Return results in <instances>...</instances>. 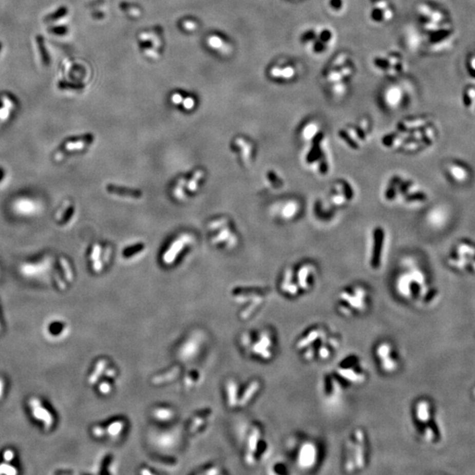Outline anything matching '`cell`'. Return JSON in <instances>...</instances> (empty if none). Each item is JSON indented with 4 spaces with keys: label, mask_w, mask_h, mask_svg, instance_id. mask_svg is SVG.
Listing matches in <instances>:
<instances>
[{
    "label": "cell",
    "mask_w": 475,
    "mask_h": 475,
    "mask_svg": "<svg viewBox=\"0 0 475 475\" xmlns=\"http://www.w3.org/2000/svg\"><path fill=\"white\" fill-rule=\"evenodd\" d=\"M369 377L365 358L356 353H349L321 375L318 384L319 395L328 403H337L348 392L366 385Z\"/></svg>",
    "instance_id": "6da1fadb"
},
{
    "label": "cell",
    "mask_w": 475,
    "mask_h": 475,
    "mask_svg": "<svg viewBox=\"0 0 475 475\" xmlns=\"http://www.w3.org/2000/svg\"><path fill=\"white\" fill-rule=\"evenodd\" d=\"M341 346L343 338L340 333L322 322L303 328L294 341L295 352L301 361L308 365L330 362Z\"/></svg>",
    "instance_id": "7a4b0ae2"
},
{
    "label": "cell",
    "mask_w": 475,
    "mask_h": 475,
    "mask_svg": "<svg viewBox=\"0 0 475 475\" xmlns=\"http://www.w3.org/2000/svg\"><path fill=\"white\" fill-rule=\"evenodd\" d=\"M410 421L417 439L424 445L435 446L443 441L444 429L432 398L428 396L414 398L410 407Z\"/></svg>",
    "instance_id": "3957f363"
},
{
    "label": "cell",
    "mask_w": 475,
    "mask_h": 475,
    "mask_svg": "<svg viewBox=\"0 0 475 475\" xmlns=\"http://www.w3.org/2000/svg\"><path fill=\"white\" fill-rule=\"evenodd\" d=\"M394 290L401 300L421 309L434 307L439 300V292L419 270L400 274L394 282Z\"/></svg>",
    "instance_id": "277c9868"
},
{
    "label": "cell",
    "mask_w": 475,
    "mask_h": 475,
    "mask_svg": "<svg viewBox=\"0 0 475 475\" xmlns=\"http://www.w3.org/2000/svg\"><path fill=\"white\" fill-rule=\"evenodd\" d=\"M371 462V441L366 429L355 427L344 439L340 467L346 474H356L367 469Z\"/></svg>",
    "instance_id": "5b68a950"
},
{
    "label": "cell",
    "mask_w": 475,
    "mask_h": 475,
    "mask_svg": "<svg viewBox=\"0 0 475 475\" xmlns=\"http://www.w3.org/2000/svg\"><path fill=\"white\" fill-rule=\"evenodd\" d=\"M372 302L370 289L365 284L354 283L339 291L334 301V309L344 319H358L371 312Z\"/></svg>",
    "instance_id": "8992f818"
},
{
    "label": "cell",
    "mask_w": 475,
    "mask_h": 475,
    "mask_svg": "<svg viewBox=\"0 0 475 475\" xmlns=\"http://www.w3.org/2000/svg\"><path fill=\"white\" fill-rule=\"evenodd\" d=\"M288 450L292 466L305 473L318 469L324 457L321 443L310 435L293 436L288 442Z\"/></svg>",
    "instance_id": "52a82bcc"
},
{
    "label": "cell",
    "mask_w": 475,
    "mask_h": 475,
    "mask_svg": "<svg viewBox=\"0 0 475 475\" xmlns=\"http://www.w3.org/2000/svg\"><path fill=\"white\" fill-rule=\"evenodd\" d=\"M240 345L248 356L261 363L272 362L279 350V339L275 328L264 327L245 332L240 337Z\"/></svg>",
    "instance_id": "ba28073f"
},
{
    "label": "cell",
    "mask_w": 475,
    "mask_h": 475,
    "mask_svg": "<svg viewBox=\"0 0 475 475\" xmlns=\"http://www.w3.org/2000/svg\"><path fill=\"white\" fill-rule=\"evenodd\" d=\"M317 283V271L311 265L289 269L279 281V291L283 297L297 300L309 294Z\"/></svg>",
    "instance_id": "9c48e42d"
},
{
    "label": "cell",
    "mask_w": 475,
    "mask_h": 475,
    "mask_svg": "<svg viewBox=\"0 0 475 475\" xmlns=\"http://www.w3.org/2000/svg\"><path fill=\"white\" fill-rule=\"evenodd\" d=\"M372 359L380 374L394 377L402 371V352L398 345L390 339H380L372 347Z\"/></svg>",
    "instance_id": "30bf717a"
},
{
    "label": "cell",
    "mask_w": 475,
    "mask_h": 475,
    "mask_svg": "<svg viewBox=\"0 0 475 475\" xmlns=\"http://www.w3.org/2000/svg\"><path fill=\"white\" fill-rule=\"evenodd\" d=\"M271 445L265 435L263 428L257 423L252 424L246 435L244 461L249 466H255L270 457Z\"/></svg>",
    "instance_id": "8fae6325"
},
{
    "label": "cell",
    "mask_w": 475,
    "mask_h": 475,
    "mask_svg": "<svg viewBox=\"0 0 475 475\" xmlns=\"http://www.w3.org/2000/svg\"><path fill=\"white\" fill-rule=\"evenodd\" d=\"M70 14L64 5L55 6L42 17V24L47 34L54 39L64 38L69 33Z\"/></svg>",
    "instance_id": "7c38bea8"
},
{
    "label": "cell",
    "mask_w": 475,
    "mask_h": 475,
    "mask_svg": "<svg viewBox=\"0 0 475 475\" xmlns=\"http://www.w3.org/2000/svg\"><path fill=\"white\" fill-rule=\"evenodd\" d=\"M29 409L31 416L34 421L43 425L44 429H49L54 424L55 419L51 411L46 405L41 402L38 398H33L29 402Z\"/></svg>",
    "instance_id": "4fadbf2b"
},
{
    "label": "cell",
    "mask_w": 475,
    "mask_h": 475,
    "mask_svg": "<svg viewBox=\"0 0 475 475\" xmlns=\"http://www.w3.org/2000/svg\"><path fill=\"white\" fill-rule=\"evenodd\" d=\"M34 56L38 65L42 68H49L51 65V53L43 35L35 34L33 39Z\"/></svg>",
    "instance_id": "5bb4252c"
},
{
    "label": "cell",
    "mask_w": 475,
    "mask_h": 475,
    "mask_svg": "<svg viewBox=\"0 0 475 475\" xmlns=\"http://www.w3.org/2000/svg\"><path fill=\"white\" fill-rule=\"evenodd\" d=\"M261 389H262V383L261 380L258 378L250 380L249 383L246 384L242 395L239 398L238 408H244L248 407L259 395Z\"/></svg>",
    "instance_id": "9a60e30c"
},
{
    "label": "cell",
    "mask_w": 475,
    "mask_h": 475,
    "mask_svg": "<svg viewBox=\"0 0 475 475\" xmlns=\"http://www.w3.org/2000/svg\"><path fill=\"white\" fill-rule=\"evenodd\" d=\"M227 404L230 408L238 407L239 400V386L237 381L230 379L226 383Z\"/></svg>",
    "instance_id": "2e32d148"
},
{
    "label": "cell",
    "mask_w": 475,
    "mask_h": 475,
    "mask_svg": "<svg viewBox=\"0 0 475 475\" xmlns=\"http://www.w3.org/2000/svg\"><path fill=\"white\" fill-rule=\"evenodd\" d=\"M107 191L109 193L113 194V195L125 196V197H131V198H136V199H138V198L142 197V193L138 190L123 188V187L115 186V185H108L107 186Z\"/></svg>",
    "instance_id": "e0dca14e"
},
{
    "label": "cell",
    "mask_w": 475,
    "mask_h": 475,
    "mask_svg": "<svg viewBox=\"0 0 475 475\" xmlns=\"http://www.w3.org/2000/svg\"><path fill=\"white\" fill-rule=\"evenodd\" d=\"M207 43H208V46L211 47V48L216 49V50H219L223 54H226L231 50L229 45H227L226 43L223 41V39L221 37L218 36V35H212V36L208 37Z\"/></svg>",
    "instance_id": "ac0fdd59"
},
{
    "label": "cell",
    "mask_w": 475,
    "mask_h": 475,
    "mask_svg": "<svg viewBox=\"0 0 475 475\" xmlns=\"http://www.w3.org/2000/svg\"><path fill=\"white\" fill-rule=\"evenodd\" d=\"M402 91L398 87H391L386 93V101L390 106L395 107L402 98Z\"/></svg>",
    "instance_id": "d6986e66"
},
{
    "label": "cell",
    "mask_w": 475,
    "mask_h": 475,
    "mask_svg": "<svg viewBox=\"0 0 475 475\" xmlns=\"http://www.w3.org/2000/svg\"><path fill=\"white\" fill-rule=\"evenodd\" d=\"M449 172L452 176V178L455 179L454 181H466L467 172H466V168H463L460 165H451L449 167Z\"/></svg>",
    "instance_id": "ffe728a7"
},
{
    "label": "cell",
    "mask_w": 475,
    "mask_h": 475,
    "mask_svg": "<svg viewBox=\"0 0 475 475\" xmlns=\"http://www.w3.org/2000/svg\"><path fill=\"white\" fill-rule=\"evenodd\" d=\"M107 361L105 360V359H101L94 366V371H92V373H91L89 377V382L90 383H95L96 380L98 377H100L103 371H104V369L107 368Z\"/></svg>",
    "instance_id": "44dd1931"
},
{
    "label": "cell",
    "mask_w": 475,
    "mask_h": 475,
    "mask_svg": "<svg viewBox=\"0 0 475 475\" xmlns=\"http://www.w3.org/2000/svg\"><path fill=\"white\" fill-rule=\"evenodd\" d=\"M179 373H180V369L175 367V368L172 369L171 371L166 372L165 374H161L160 376H157V377H154L153 382L156 384V385L165 383V382L171 381V380L175 378L178 376Z\"/></svg>",
    "instance_id": "7402d4cb"
},
{
    "label": "cell",
    "mask_w": 475,
    "mask_h": 475,
    "mask_svg": "<svg viewBox=\"0 0 475 475\" xmlns=\"http://www.w3.org/2000/svg\"><path fill=\"white\" fill-rule=\"evenodd\" d=\"M271 471L273 474L285 475L290 473V468H289L288 464L285 463L284 461L279 460L276 461L271 466Z\"/></svg>",
    "instance_id": "603a6c76"
},
{
    "label": "cell",
    "mask_w": 475,
    "mask_h": 475,
    "mask_svg": "<svg viewBox=\"0 0 475 475\" xmlns=\"http://www.w3.org/2000/svg\"><path fill=\"white\" fill-rule=\"evenodd\" d=\"M124 422L123 421H115L113 423H110L109 427L107 428L108 434L111 436H117L122 434L123 429H124Z\"/></svg>",
    "instance_id": "cb8c5ba5"
},
{
    "label": "cell",
    "mask_w": 475,
    "mask_h": 475,
    "mask_svg": "<svg viewBox=\"0 0 475 475\" xmlns=\"http://www.w3.org/2000/svg\"><path fill=\"white\" fill-rule=\"evenodd\" d=\"M154 417H156L157 420H170L174 415V413L169 408H161L154 411Z\"/></svg>",
    "instance_id": "d4e9b609"
},
{
    "label": "cell",
    "mask_w": 475,
    "mask_h": 475,
    "mask_svg": "<svg viewBox=\"0 0 475 475\" xmlns=\"http://www.w3.org/2000/svg\"><path fill=\"white\" fill-rule=\"evenodd\" d=\"M92 140V138L89 137V138H84L83 140H82V139H79L77 141L69 142V143L66 144V146H65V147H66V149H68V150L82 149L87 143H90Z\"/></svg>",
    "instance_id": "484cf974"
},
{
    "label": "cell",
    "mask_w": 475,
    "mask_h": 475,
    "mask_svg": "<svg viewBox=\"0 0 475 475\" xmlns=\"http://www.w3.org/2000/svg\"><path fill=\"white\" fill-rule=\"evenodd\" d=\"M112 388L113 387L111 386V384L107 382V381H103L101 384H99V392L102 395H108L112 392Z\"/></svg>",
    "instance_id": "4316f807"
},
{
    "label": "cell",
    "mask_w": 475,
    "mask_h": 475,
    "mask_svg": "<svg viewBox=\"0 0 475 475\" xmlns=\"http://www.w3.org/2000/svg\"><path fill=\"white\" fill-rule=\"evenodd\" d=\"M294 75V68H292L291 66H287V67L284 68V69H281V71H280V77L286 79V80H290V79L293 77Z\"/></svg>",
    "instance_id": "83f0119b"
},
{
    "label": "cell",
    "mask_w": 475,
    "mask_h": 475,
    "mask_svg": "<svg viewBox=\"0 0 475 475\" xmlns=\"http://www.w3.org/2000/svg\"><path fill=\"white\" fill-rule=\"evenodd\" d=\"M144 249V245H142V244L136 245H134V246L129 248V249H126L123 255H124V256H126V257H129V256H131V255H135V254H137L138 252L142 251V249Z\"/></svg>",
    "instance_id": "f1b7e54d"
},
{
    "label": "cell",
    "mask_w": 475,
    "mask_h": 475,
    "mask_svg": "<svg viewBox=\"0 0 475 475\" xmlns=\"http://www.w3.org/2000/svg\"><path fill=\"white\" fill-rule=\"evenodd\" d=\"M346 85L341 83L340 81L335 82V83L334 84V86H333V92H334L335 94H344V92H346Z\"/></svg>",
    "instance_id": "f546056e"
},
{
    "label": "cell",
    "mask_w": 475,
    "mask_h": 475,
    "mask_svg": "<svg viewBox=\"0 0 475 475\" xmlns=\"http://www.w3.org/2000/svg\"><path fill=\"white\" fill-rule=\"evenodd\" d=\"M343 79V76L340 73V71H332L328 75V80L329 82H338V81H340Z\"/></svg>",
    "instance_id": "4dcf8cb0"
},
{
    "label": "cell",
    "mask_w": 475,
    "mask_h": 475,
    "mask_svg": "<svg viewBox=\"0 0 475 475\" xmlns=\"http://www.w3.org/2000/svg\"><path fill=\"white\" fill-rule=\"evenodd\" d=\"M92 435L97 439H101L105 435V429L101 426H95L92 429Z\"/></svg>",
    "instance_id": "1f68e13d"
},
{
    "label": "cell",
    "mask_w": 475,
    "mask_h": 475,
    "mask_svg": "<svg viewBox=\"0 0 475 475\" xmlns=\"http://www.w3.org/2000/svg\"><path fill=\"white\" fill-rule=\"evenodd\" d=\"M195 104H196V102H195V100H194L192 97H187V98L183 99V101H182V105L184 106L185 108L187 109V110L192 109Z\"/></svg>",
    "instance_id": "d6a6232c"
},
{
    "label": "cell",
    "mask_w": 475,
    "mask_h": 475,
    "mask_svg": "<svg viewBox=\"0 0 475 475\" xmlns=\"http://www.w3.org/2000/svg\"><path fill=\"white\" fill-rule=\"evenodd\" d=\"M202 175V172H197V174H196V175L194 176L193 180L191 181V182L189 183V186H188V188L190 190H196V182L198 181L201 176Z\"/></svg>",
    "instance_id": "836d02e7"
},
{
    "label": "cell",
    "mask_w": 475,
    "mask_h": 475,
    "mask_svg": "<svg viewBox=\"0 0 475 475\" xmlns=\"http://www.w3.org/2000/svg\"><path fill=\"white\" fill-rule=\"evenodd\" d=\"M382 16H383V20L388 22L390 20H392V17H393V12L388 7H386V9H384L383 12H382Z\"/></svg>",
    "instance_id": "e575fe53"
},
{
    "label": "cell",
    "mask_w": 475,
    "mask_h": 475,
    "mask_svg": "<svg viewBox=\"0 0 475 475\" xmlns=\"http://www.w3.org/2000/svg\"><path fill=\"white\" fill-rule=\"evenodd\" d=\"M374 6L377 9H386V7H388V2H386V0H377L375 1Z\"/></svg>",
    "instance_id": "d590c367"
},
{
    "label": "cell",
    "mask_w": 475,
    "mask_h": 475,
    "mask_svg": "<svg viewBox=\"0 0 475 475\" xmlns=\"http://www.w3.org/2000/svg\"><path fill=\"white\" fill-rule=\"evenodd\" d=\"M61 262L63 267H65V270H66V276H67L68 279H72V274H71V270L70 271V268H69V265H68L67 261L65 260V259H62Z\"/></svg>",
    "instance_id": "8d00e7d4"
},
{
    "label": "cell",
    "mask_w": 475,
    "mask_h": 475,
    "mask_svg": "<svg viewBox=\"0 0 475 475\" xmlns=\"http://www.w3.org/2000/svg\"><path fill=\"white\" fill-rule=\"evenodd\" d=\"M347 55L346 54H341V55L338 56L337 59L334 61V66H340V65L344 64V61H346Z\"/></svg>",
    "instance_id": "74e56055"
},
{
    "label": "cell",
    "mask_w": 475,
    "mask_h": 475,
    "mask_svg": "<svg viewBox=\"0 0 475 475\" xmlns=\"http://www.w3.org/2000/svg\"><path fill=\"white\" fill-rule=\"evenodd\" d=\"M172 101L175 104H181L183 101V97L180 93H175L172 96Z\"/></svg>",
    "instance_id": "f35d334b"
},
{
    "label": "cell",
    "mask_w": 475,
    "mask_h": 475,
    "mask_svg": "<svg viewBox=\"0 0 475 475\" xmlns=\"http://www.w3.org/2000/svg\"><path fill=\"white\" fill-rule=\"evenodd\" d=\"M106 375L107 377H111V378H115L117 377V370L115 368H106Z\"/></svg>",
    "instance_id": "ab89813d"
},
{
    "label": "cell",
    "mask_w": 475,
    "mask_h": 475,
    "mask_svg": "<svg viewBox=\"0 0 475 475\" xmlns=\"http://www.w3.org/2000/svg\"><path fill=\"white\" fill-rule=\"evenodd\" d=\"M340 73L341 74L343 78L350 76V74L352 73V69L350 67L343 68L340 70Z\"/></svg>",
    "instance_id": "60d3db41"
},
{
    "label": "cell",
    "mask_w": 475,
    "mask_h": 475,
    "mask_svg": "<svg viewBox=\"0 0 475 475\" xmlns=\"http://www.w3.org/2000/svg\"><path fill=\"white\" fill-rule=\"evenodd\" d=\"M184 24L185 28H187L188 30H193L194 28H196V24L192 22H186Z\"/></svg>",
    "instance_id": "b9f144b4"
},
{
    "label": "cell",
    "mask_w": 475,
    "mask_h": 475,
    "mask_svg": "<svg viewBox=\"0 0 475 475\" xmlns=\"http://www.w3.org/2000/svg\"><path fill=\"white\" fill-rule=\"evenodd\" d=\"M4 386H5V382H4L3 380H2V379H1V378H0V398H1V397H2V395H3V393H4L3 387H4Z\"/></svg>",
    "instance_id": "7bdbcfd3"
},
{
    "label": "cell",
    "mask_w": 475,
    "mask_h": 475,
    "mask_svg": "<svg viewBox=\"0 0 475 475\" xmlns=\"http://www.w3.org/2000/svg\"><path fill=\"white\" fill-rule=\"evenodd\" d=\"M4 49H5V45H4L3 41L0 39V59H1L2 55H3Z\"/></svg>",
    "instance_id": "ee69618b"
},
{
    "label": "cell",
    "mask_w": 475,
    "mask_h": 475,
    "mask_svg": "<svg viewBox=\"0 0 475 475\" xmlns=\"http://www.w3.org/2000/svg\"><path fill=\"white\" fill-rule=\"evenodd\" d=\"M472 397L475 398V386L474 388H473V391H472Z\"/></svg>",
    "instance_id": "f6af8a7d"
}]
</instances>
